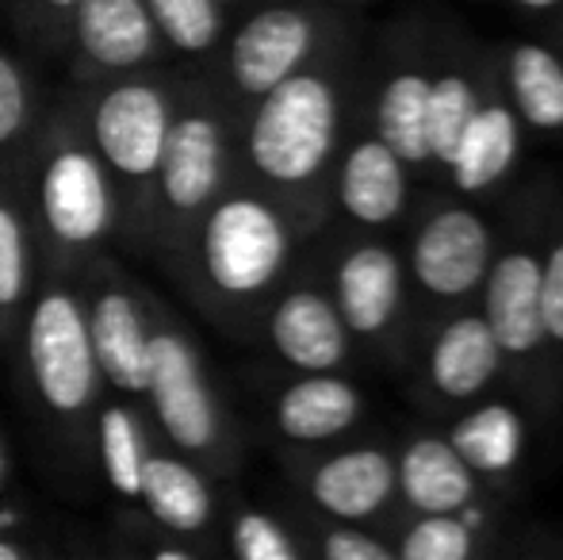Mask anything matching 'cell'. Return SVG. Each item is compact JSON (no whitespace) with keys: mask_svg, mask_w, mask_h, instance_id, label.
<instances>
[{"mask_svg":"<svg viewBox=\"0 0 563 560\" xmlns=\"http://www.w3.org/2000/svg\"><path fill=\"white\" fill-rule=\"evenodd\" d=\"M38 242V270L77 277L85 262L115 246L119 200L85 128L81 92L46 100L38 135L20 169Z\"/></svg>","mask_w":563,"mask_h":560,"instance_id":"obj_2","label":"cell"},{"mask_svg":"<svg viewBox=\"0 0 563 560\" xmlns=\"http://www.w3.org/2000/svg\"><path fill=\"white\" fill-rule=\"evenodd\" d=\"M8 480H12V453H8V441H4V433H0V495H4Z\"/></svg>","mask_w":563,"mask_h":560,"instance_id":"obj_36","label":"cell"},{"mask_svg":"<svg viewBox=\"0 0 563 560\" xmlns=\"http://www.w3.org/2000/svg\"><path fill=\"white\" fill-rule=\"evenodd\" d=\"M483 319L506 361H529L549 345L541 319V257L510 246L490 257L483 277Z\"/></svg>","mask_w":563,"mask_h":560,"instance_id":"obj_13","label":"cell"},{"mask_svg":"<svg viewBox=\"0 0 563 560\" xmlns=\"http://www.w3.org/2000/svg\"><path fill=\"white\" fill-rule=\"evenodd\" d=\"M296 254V216L261 185L234 177L200 216L165 277L196 311L242 334L284 281Z\"/></svg>","mask_w":563,"mask_h":560,"instance_id":"obj_1","label":"cell"},{"mask_svg":"<svg viewBox=\"0 0 563 560\" xmlns=\"http://www.w3.org/2000/svg\"><path fill=\"white\" fill-rule=\"evenodd\" d=\"M139 507L146 510L157 530L173 534V538H208L211 523H216L211 476L165 441L150 446L146 464H142Z\"/></svg>","mask_w":563,"mask_h":560,"instance_id":"obj_14","label":"cell"},{"mask_svg":"<svg viewBox=\"0 0 563 560\" xmlns=\"http://www.w3.org/2000/svg\"><path fill=\"white\" fill-rule=\"evenodd\" d=\"M452 449L467 461L472 472L506 476L521 461L526 449V422L510 404H483L464 415L449 433Z\"/></svg>","mask_w":563,"mask_h":560,"instance_id":"obj_26","label":"cell"},{"mask_svg":"<svg viewBox=\"0 0 563 560\" xmlns=\"http://www.w3.org/2000/svg\"><path fill=\"white\" fill-rule=\"evenodd\" d=\"M150 453V433L142 419L139 399H123L108 392L92 419V464L112 487L119 503H139L142 487V464Z\"/></svg>","mask_w":563,"mask_h":560,"instance_id":"obj_23","label":"cell"},{"mask_svg":"<svg viewBox=\"0 0 563 560\" xmlns=\"http://www.w3.org/2000/svg\"><path fill=\"white\" fill-rule=\"evenodd\" d=\"M77 92H81L89 139L115 185V246L146 257L150 196H154V177L173 123V105H177V74L150 66Z\"/></svg>","mask_w":563,"mask_h":560,"instance_id":"obj_5","label":"cell"},{"mask_svg":"<svg viewBox=\"0 0 563 560\" xmlns=\"http://www.w3.org/2000/svg\"><path fill=\"white\" fill-rule=\"evenodd\" d=\"M165 39L146 0H77L69 20L66 74L74 89H97L162 62Z\"/></svg>","mask_w":563,"mask_h":560,"instance_id":"obj_9","label":"cell"},{"mask_svg":"<svg viewBox=\"0 0 563 560\" xmlns=\"http://www.w3.org/2000/svg\"><path fill=\"white\" fill-rule=\"evenodd\" d=\"M238 177L234 100L219 81L177 74V105L150 196L146 257L169 270L219 193Z\"/></svg>","mask_w":563,"mask_h":560,"instance_id":"obj_4","label":"cell"},{"mask_svg":"<svg viewBox=\"0 0 563 560\" xmlns=\"http://www.w3.org/2000/svg\"><path fill=\"white\" fill-rule=\"evenodd\" d=\"M46 97L15 46L0 39V173H20L38 135Z\"/></svg>","mask_w":563,"mask_h":560,"instance_id":"obj_24","label":"cell"},{"mask_svg":"<svg viewBox=\"0 0 563 560\" xmlns=\"http://www.w3.org/2000/svg\"><path fill=\"white\" fill-rule=\"evenodd\" d=\"M74 281L77 292H81L85 322H89L104 392L142 404L150 381L154 292L123 270L115 250H104L92 262H85Z\"/></svg>","mask_w":563,"mask_h":560,"instance_id":"obj_8","label":"cell"},{"mask_svg":"<svg viewBox=\"0 0 563 560\" xmlns=\"http://www.w3.org/2000/svg\"><path fill=\"white\" fill-rule=\"evenodd\" d=\"M514 112L537 131H563V62L541 43H518L506 58Z\"/></svg>","mask_w":563,"mask_h":560,"instance_id":"obj_25","label":"cell"},{"mask_svg":"<svg viewBox=\"0 0 563 560\" xmlns=\"http://www.w3.org/2000/svg\"><path fill=\"white\" fill-rule=\"evenodd\" d=\"M479 108V92L467 74L445 69L441 77H430V105H426V142H430V162L449 165L452 146L464 135L467 120Z\"/></svg>","mask_w":563,"mask_h":560,"instance_id":"obj_29","label":"cell"},{"mask_svg":"<svg viewBox=\"0 0 563 560\" xmlns=\"http://www.w3.org/2000/svg\"><path fill=\"white\" fill-rule=\"evenodd\" d=\"M334 196L353 223L387 227L407 208V165L379 135L361 139L341 157Z\"/></svg>","mask_w":563,"mask_h":560,"instance_id":"obj_18","label":"cell"},{"mask_svg":"<svg viewBox=\"0 0 563 560\" xmlns=\"http://www.w3.org/2000/svg\"><path fill=\"white\" fill-rule=\"evenodd\" d=\"M162 441L208 476H234L242 461V441L230 422V411L200 358L196 338L180 319L154 296V330H150V381L142 396Z\"/></svg>","mask_w":563,"mask_h":560,"instance_id":"obj_7","label":"cell"},{"mask_svg":"<svg viewBox=\"0 0 563 560\" xmlns=\"http://www.w3.org/2000/svg\"><path fill=\"white\" fill-rule=\"evenodd\" d=\"M238 150L242 169L276 200L307 196L327 173L341 131V89L327 69H296L253 100Z\"/></svg>","mask_w":563,"mask_h":560,"instance_id":"obj_6","label":"cell"},{"mask_svg":"<svg viewBox=\"0 0 563 560\" xmlns=\"http://www.w3.org/2000/svg\"><path fill=\"white\" fill-rule=\"evenodd\" d=\"M230 553L238 560H299L303 549L296 546L284 523L265 510H238L230 523Z\"/></svg>","mask_w":563,"mask_h":560,"instance_id":"obj_32","label":"cell"},{"mask_svg":"<svg viewBox=\"0 0 563 560\" xmlns=\"http://www.w3.org/2000/svg\"><path fill=\"white\" fill-rule=\"evenodd\" d=\"M165 46L200 58L223 43L227 12L223 0H146Z\"/></svg>","mask_w":563,"mask_h":560,"instance_id":"obj_28","label":"cell"},{"mask_svg":"<svg viewBox=\"0 0 563 560\" xmlns=\"http://www.w3.org/2000/svg\"><path fill=\"white\" fill-rule=\"evenodd\" d=\"M46 549L35 546V541H23L15 534H0V560H31V557H43Z\"/></svg>","mask_w":563,"mask_h":560,"instance_id":"obj_35","label":"cell"},{"mask_svg":"<svg viewBox=\"0 0 563 560\" xmlns=\"http://www.w3.org/2000/svg\"><path fill=\"white\" fill-rule=\"evenodd\" d=\"M364 415V396L356 384L334 373H307L303 381H291L276 396L273 422L296 446H322L345 430H353Z\"/></svg>","mask_w":563,"mask_h":560,"instance_id":"obj_19","label":"cell"},{"mask_svg":"<svg viewBox=\"0 0 563 560\" xmlns=\"http://www.w3.org/2000/svg\"><path fill=\"white\" fill-rule=\"evenodd\" d=\"M0 8L23 46H35L38 54H51V58H66L77 0H0Z\"/></svg>","mask_w":563,"mask_h":560,"instance_id":"obj_30","label":"cell"},{"mask_svg":"<svg viewBox=\"0 0 563 560\" xmlns=\"http://www.w3.org/2000/svg\"><path fill=\"white\" fill-rule=\"evenodd\" d=\"M472 553L475 530L460 515H418L395 549L402 560H467Z\"/></svg>","mask_w":563,"mask_h":560,"instance_id":"obj_31","label":"cell"},{"mask_svg":"<svg viewBox=\"0 0 563 560\" xmlns=\"http://www.w3.org/2000/svg\"><path fill=\"white\" fill-rule=\"evenodd\" d=\"M395 492L407 495L418 515H456L475 499V472L449 438L422 433L395 461Z\"/></svg>","mask_w":563,"mask_h":560,"instance_id":"obj_22","label":"cell"},{"mask_svg":"<svg viewBox=\"0 0 563 560\" xmlns=\"http://www.w3.org/2000/svg\"><path fill=\"white\" fill-rule=\"evenodd\" d=\"M322 39L319 12L303 4H265L245 15L227 43V81L238 100L265 97L314 58Z\"/></svg>","mask_w":563,"mask_h":560,"instance_id":"obj_10","label":"cell"},{"mask_svg":"<svg viewBox=\"0 0 563 560\" xmlns=\"http://www.w3.org/2000/svg\"><path fill=\"white\" fill-rule=\"evenodd\" d=\"M503 350L490 334L483 311H467L445 322L430 345V384L438 396L464 404L487 392L503 369Z\"/></svg>","mask_w":563,"mask_h":560,"instance_id":"obj_20","label":"cell"},{"mask_svg":"<svg viewBox=\"0 0 563 560\" xmlns=\"http://www.w3.org/2000/svg\"><path fill=\"white\" fill-rule=\"evenodd\" d=\"M38 273V242L23 177L0 173V353H12Z\"/></svg>","mask_w":563,"mask_h":560,"instance_id":"obj_17","label":"cell"},{"mask_svg":"<svg viewBox=\"0 0 563 560\" xmlns=\"http://www.w3.org/2000/svg\"><path fill=\"white\" fill-rule=\"evenodd\" d=\"M426 105H430V77L418 69L395 74L376 100V135L402 157V165H415V169L430 165Z\"/></svg>","mask_w":563,"mask_h":560,"instance_id":"obj_27","label":"cell"},{"mask_svg":"<svg viewBox=\"0 0 563 560\" xmlns=\"http://www.w3.org/2000/svg\"><path fill=\"white\" fill-rule=\"evenodd\" d=\"M12 358L31 422L69 472H85L92 464V419L104 399V381L74 277L38 273Z\"/></svg>","mask_w":563,"mask_h":560,"instance_id":"obj_3","label":"cell"},{"mask_svg":"<svg viewBox=\"0 0 563 560\" xmlns=\"http://www.w3.org/2000/svg\"><path fill=\"white\" fill-rule=\"evenodd\" d=\"M521 150V120L510 105L503 100H487L475 108V116L467 120L464 135L456 139L449 157V177L456 185V193L479 196L487 188H495L506 173L514 169Z\"/></svg>","mask_w":563,"mask_h":560,"instance_id":"obj_21","label":"cell"},{"mask_svg":"<svg viewBox=\"0 0 563 560\" xmlns=\"http://www.w3.org/2000/svg\"><path fill=\"white\" fill-rule=\"evenodd\" d=\"M273 353L299 373H338L349 358V327L330 292L296 284L265 311Z\"/></svg>","mask_w":563,"mask_h":560,"instance_id":"obj_12","label":"cell"},{"mask_svg":"<svg viewBox=\"0 0 563 560\" xmlns=\"http://www.w3.org/2000/svg\"><path fill=\"white\" fill-rule=\"evenodd\" d=\"M490 257H495V246H490L487 219L472 208L449 204L433 211L415 234L410 273L418 288L430 292L433 299H460L483 284Z\"/></svg>","mask_w":563,"mask_h":560,"instance_id":"obj_11","label":"cell"},{"mask_svg":"<svg viewBox=\"0 0 563 560\" xmlns=\"http://www.w3.org/2000/svg\"><path fill=\"white\" fill-rule=\"evenodd\" d=\"M514 4H521V8H556V4H563V0H514Z\"/></svg>","mask_w":563,"mask_h":560,"instance_id":"obj_37","label":"cell"},{"mask_svg":"<svg viewBox=\"0 0 563 560\" xmlns=\"http://www.w3.org/2000/svg\"><path fill=\"white\" fill-rule=\"evenodd\" d=\"M319 553L327 560H391L395 549L376 541L364 530H349V526H334V530L322 534Z\"/></svg>","mask_w":563,"mask_h":560,"instance_id":"obj_34","label":"cell"},{"mask_svg":"<svg viewBox=\"0 0 563 560\" xmlns=\"http://www.w3.org/2000/svg\"><path fill=\"white\" fill-rule=\"evenodd\" d=\"M541 319L544 338L563 350V234L541 257Z\"/></svg>","mask_w":563,"mask_h":560,"instance_id":"obj_33","label":"cell"},{"mask_svg":"<svg viewBox=\"0 0 563 560\" xmlns=\"http://www.w3.org/2000/svg\"><path fill=\"white\" fill-rule=\"evenodd\" d=\"M334 304L349 334L379 338L391 330L402 307V265L384 242H356L334 270Z\"/></svg>","mask_w":563,"mask_h":560,"instance_id":"obj_15","label":"cell"},{"mask_svg":"<svg viewBox=\"0 0 563 560\" xmlns=\"http://www.w3.org/2000/svg\"><path fill=\"white\" fill-rule=\"evenodd\" d=\"M307 492L319 510L338 523H364L395 495V457L376 446L341 449L311 469Z\"/></svg>","mask_w":563,"mask_h":560,"instance_id":"obj_16","label":"cell"}]
</instances>
